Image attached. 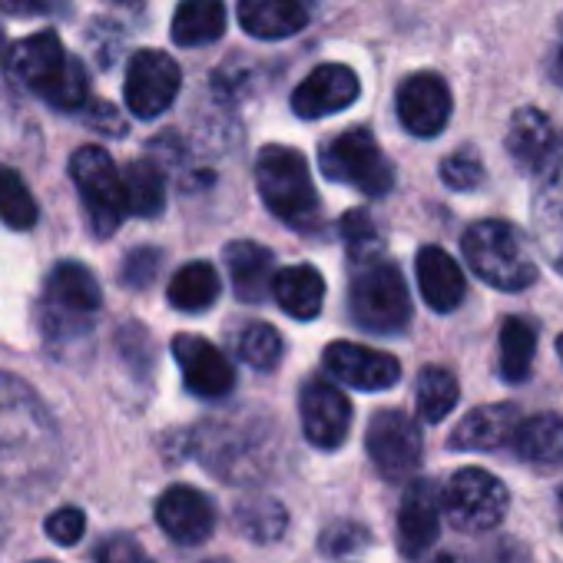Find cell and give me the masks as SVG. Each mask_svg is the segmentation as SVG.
<instances>
[{
  "mask_svg": "<svg viewBox=\"0 0 563 563\" xmlns=\"http://www.w3.org/2000/svg\"><path fill=\"white\" fill-rule=\"evenodd\" d=\"M60 431L41 395L0 372V484L18 494L44 490L60 474Z\"/></svg>",
  "mask_w": 563,
  "mask_h": 563,
  "instance_id": "obj_1",
  "label": "cell"
},
{
  "mask_svg": "<svg viewBox=\"0 0 563 563\" xmlns=\"http://www.w3.org/2000/svg\"><path fill=\"white\" fill-rule=\"evenodd\" d=\"M11 74L31 93L57 110H84L90 103V84L84 67L64 51L54 31L24 37L11 51Z\"/></svg>",
  "mask_w": 563,
  "mask_h": 563,
  "instance_id": "obj_2",
  "label": "cell"
},
{
  "mask_svg": "<svg viewBox=\"0 0 563 563\" xmlns=\"http://www.w3.org/2000/svg\"><path fill=\"white\" fill-rule=\"evenodd\" d=\"M461 249H464V258L474 268V275L484 278L494 289L520 292V289H530L540 275L527 235L504 219L474 222L464 232Z\"/></svg>",
  "mask_w": 563,
  "mask_h": 563,
  "instance_id": "obj_3",
  "label": "cell"
},
{
  "mask_svg": "<svg viewBox=\"0 0 563 563\" xmlns=\"http://www.w3.org/2000/svg\"><path fill=\"white\" fill-rule=\"evenodd\" d=\"M255 186L275 219L292 229H312L319 222V192L309 163L292 146H265L255 159Z\"/></svg>",
  "mask_w": 563,
  "mask_h": 563,
  "instance_id": "obj_4",
  "label": "cell"
},
{
  "mask_svg": "<svg viewBox=\"0 0 563 563\" xmlns=\"http://www.w3.org/2000/svg\"><path fill=\"white\" fill-rule=\"evenodd\" d=\"M352 319L375 335H398L411 322V296L405 286V275L388 258H368L358 262L352 275V292H349Z\"/></svg>",
  "mask_w": 563,
  "mask_h": 563,
  "instance_id": "obj_5",
  "label": "cell"
},
{
  "mask_svg": "<svg viewBox=\"0 0 563 563\" xmlns=\"http://www.w3.org/2000/svg\"><path fill=\"white\" fill-rule=\"evenodd\" d=\"M103 306V292L97 275L84 262H57L44 282L41 299V329L47 339H77L93 325V316Z\"/></svg>",
  "mask_w": 563,
  "mask_h": 563,
  "instance_id": "obj_6",
  "label": "cell"
},
{
  "mask_svg": "<svg viewBox=\"0 0 563 563\" xmlns=\"http://www.w3.org/2000/svg\"><path fill=\"white\" fill-rule=\"evenodd\" d=\"M322 173L332 183L355 186L365 196H388L395 189V166L378 146V140L368 130H349L339 133L325 150H322Z\"/></svg>",
  "mask_w": 563,
  "mask_h": 563,
  "instance_id": "obj_7",
  "label": "cell"
},
{
  "mask_svg": "<svg viewBox=\"0 0 563 563\" xmlns=\"http://www.w3.org/2000/svg\"><path fill=\"white\" fill-rule=\"evenodd\" d=\"M70 176L80 189L87 206L90 225L100 239L113 235L126 219V196H123V173L117 169L113 156L100 146H84L70 159Z\"/></svg>",
  "mask_w": 563,
  "mask_h": 563,
  "instance_id": "obj_8",
  "label": "cell"
},
{
  "mask_svg": "<svg viewBox=\"0 0 563 563\" xmlns=\"http://www.w3.org/2000/svg\"><path fill=\"white\" fill-rule=\"evenodd\" d=\"M507 504V487L484 467H461L441 494V510L464 533L494 530L504 520Z\"/></svg>",
  "mask_w": 563,
  "mask_h": 563,
  "instance_id": "obj_9",
  "label": "cell"
},
{
  "mask_svg": "<svg viewBox=\"0 0 563 563\" xmlns=\"http://www.w3.org/2000/svg\"><path fill=\"white\" fill-rule=\"evenodd\" d=\"M365 448H368L375 471L385 481L391 484L411 481L421 464V428L398 408L378 411L368 421Z\"/></svg>",
  "mask_w": 563,
  "mask_h": 563,
  "instance_id": "obj_10",
  "label": "cell"
},
{
  "mask_svg": "<svg viewBox=\"0 0 563 563\" xmlns=\"http://www.w3.org/2000/svg\"><path fill=\"white\" fill-rule=\"evenodd\" d=\"M179 84H183V74H179V64L169 54L140 51L130 60L126 84H123V97H126L130 113L140 117V120L163 117L173 107V100L179 93Z\"/></svg>",
  "mask_w": 563,
  "mask_h": 563,
  "instance_id": "obj_11",
  "label": "cell"
},
{
  "mask_svg": "<svg viewBox=\"0 0 563 563\" xmlns=\"http://www.w3.org/2000/svg\"><path fill=\"white\" fill-rule=\"evenodd\" d=\"M533 176H537L533 199H530L533 235L547 262L563 275V136H556L553 153Z\"/></svg>",
  "mask_w": 563,
  "mask_h": 563,
  "instance_id": "obj_12",
  "label": "cell"
},
{
  "mask_svg": "<svg viewBox=\"0 0 563 563\" xmlns=\"http://www.w3.org/2000/svg\"><path fill=\"white\" fill-rule=\"evenodd\" d=\"M299 415H302V431L309 444L322 451H335L345 444L349 428H352V405L332 382L309 378L299 395Z\"/></svg>",
  "mask_w": 563,
  "mask_h": 563,
  "instance_id": "obj_13",
  "label": "cell"
},
{
  "mask_svg": "<svg viewBox=\"0 0 563 563\" xmlns=\"http://www.w3.org/2000/svg\"><path fill=\"white\" fill-rule=\"evenodd\" d=\"M173 358L183 372V382L192 395L206 401H219L235 388V368L222 349H216L202 335H176Z\"/></svg>",
  "mask_w": 563,
  "mask_h": 563,
  "instance_id": "obj_14",
  "label": "cell"
},
{
  "mask_svg": "<svg viewBox=\"0 0 563 563\" xmlns=\"http://www.w3.org/2000/svg\"><path fill=\"white\" fill-rule=\"evenodd\" d=\"M398 120L411 136L431 140L451 120V90L438 74H415L398 87Z\"/></svg>",
  "mask_w": 563,
  "mask_h": 563,
  "instance_id": "obj_15",
  "label": "cell"
},
{
  "mask_svg": "<svg viewBox=\"0 0 563 563\" xmlns=\"http://www.w3.org/2000/svg\"><path fill=\"white\" fill-rule=\"evenodd\" d=\"M325 372L358 391H388L401 378V365L388 352H375L355 342H332L325 349Z\"/></svg>",
  "mask_w": 563,
  "mask_h": 563,
  "instance_id": "obj_16",
  "label": "cell"
},
{
  "mask_svg": "<svg viewBox=\"0 0 563 563\" xmlns=\"http://www.w3.org/2000/svg\"><path fill=\"white\" fill-rule=\"evenodd\" d=\"M156 523L163 527L169 540L183 547H196V543H206L209 533L216 530V507L202 490L173 484L156 500Z\"/></svg>",
  "mask_w": 563,
  "mask_h": 563,
  "instance_id": "obj_17",
  "label": "cell"
},
{
  "mask_svg": "<svg viewBox=\"0 0 563 563\" xmlns=\"http://www.w3.org/2000/svg\"><path fill=\"white\" fill-rule=\"evenodd\" d=\"M362 93V84L352 67L345 64H322L316 67L292 93V110L302 120H322L332 113L349 110Z\"/></svg>",
  "mask_w": 563,
  "mask_h": 563,
  "instance_id": "obj_18",
  "label": "cell"
},
{
  "mask_svg": "<svg viewBox=\"0 0 563 563\" xmlns=\"http://www.w3.org/2000/svg\"><path fill=\"white\" fill-rule=\"evenodd\" d=\"M441 530V487L434 481H411L398 507V547L418 560Z\"/></svg>",
  "mask_w": 563,
  "mask_h": 563,
  "instance_id": "obj_19",
  "label": "cell"
},
{
  "mask_svg": "<svg viewBox=\"0 0 563 563\" xmlns=\"http://www.w3.org/2000/svg\"><path fill=\"white\" fill-rule=\"evenodd\" d=\"M418 286L424 302L441 316L454 312L467 296V278L461 265L438 245H424L418 252Z\"/></svg>",
  "mask_w": 563,
  "mask_h": 563,
  "instance_id": "obj_20",
  "label": "cell"
},
{
  "mask_svg": "<svg viewBox=\"0 0 563 563\" xmlns=\"http://www.w3.org/2000/svg\"><path fill=\"white\" fill-rule=\"evenodd\" d=\"M517 424H520L517 405H484L461 418V424L451 431L448 444L454 451H494L514 438Z\"/></svg>",
  "mask_w": 563,
  "mask_h": 563,
  "instance_id": "obj_21",
  "label": "cell"
},
{
  "mask_svg": "<svg viewBox=\"0 0 563 563\" xmlns=\"http://www.w3.org/2000/svg\"><path fill=\"white\" fill-rule=\"evenodd\" d=\"M272 296L286 316H292L299 322H312L325 306V278L319 275V268H312L306 262L275 268Z\"/></svg>",
  "mask_w": 563,
  "mask_h": 563,
  "instance_id": "obj_22",
  "label": "cell"
},
{
  "mask_svg": "<svg viewBox=\"0 0 563 563\" xmlns=\"http://www.w3.org/2000/svg\"><path fill=\"white\" fill-rule=\"evenodd\" d=\"M225 268L232 278V289L242 302H262L272 292V275H275V258L265 245L239 239L225 245Z\"/></svg>",
  "mask_w": 563,
  "mask_h": 563,
  "instance_id": "obj_23",
  "label": "cell"
},
{
  "mask_svg": "<svg viewBox=\"0 0 563 563\" xmlns=\"http://www.w3.org/2000/svg\"><path fill=\"white\" fill-rule=\"evenodd\" d=\"M239 24L258 41H282L306 31L309 14L299 0H239Z\"/></svg>",
  "mask_w": 563,
  "mask_h": 563,
  "instance_id": "obj_24",
  "label": "cell"
},
{
  "mask_svg": "<svg viewBox=\"0 0 563 563\" xmlns=\"http://www.w3.org/2000/svg\"><path fill=\"white\" fill-rule=\"evenodd\" d=\"M553 146H556V133L537 107H523L514 113L507 130V153L514 166H520L523 173H537L553 153Z\"/></svg>",
  "mask_w": 563,
  "mask_h": 563,
  "instance_id": "obj_25",
  "label": "cell"
},
{
  "mask_svg": "<svg viewBox=\"0 0 563 563\" xmlns=\"http://www.w3.org/2000/svg\"><path fill=\"white\" fill-rule=\"evenodd\" d=\"M510 441L523 464L556 467V464H563V415L540 411V415L520 421Z\"/></svg>",
  "mask_w": 563,
  "mask_h": 563,
  "instance_id": "obj_26",
  "label": "cell"
},
{
  "mask_svg": "<svg viewBox=\"0 0 563 563\" xmlns=\"http://www.w3.org/2000/svg\"><path fill=\"white\" fill-rule=\"evenodd\" d=\"M225 34L222 0H183L173 18V41L179 47H206Z\"/></svg>",
  "mask_w": 563,
  "mask_h": 563,
  "instance_id": "obj_27",
  "label": "cell"
},
{
  "mask_svg": "<svg viewBox=\"0 0 563 563\" xmlns=\"http://www.w3.org/2000/svg\"><path fill=\"white\" fill-rule=\"evenodd\" d=\"M537 355V325L530 319H507L500 329V358L497 372L507 385H520L530 378Z\"/></svg>",
  "mask_w": 563,
  "mask_h": 563,
  "instance_id": "obj_28",
  "label": "cell"
},
{
  "mask_svg": "<svg viewBox=\"0 0 563 563\" xmlns=\"http://www.w3.org/2000/svg\"><path fill=\"white\" fill-rule=\"evenodd\" d=\"M219 299V272L209 262H189L169 278V302L179 312H206Z\"/></svg>",
  "mask_w": 563,
  "mask_h": 563,
  "instance_id": "obj_29",
  "label": "cell"
},
{
  "mask_svg": "<svg viewBox=\"0 0 563 563\" xmlns=\"http://www.w3.org/2000/svg\"><path fill=\"white\" fill-rule=\"evenodd\" d=\"M123 196H126V212L140 219H153L166 206V179L156 163L136 159L123 173Z\"/></svg>",
  "mask_w": 563,
  "mask_h": 563,
  "instance_id": "obj_30",
  "label": "cell"
},
{
  "mask_svg": "<svg viewBox=\"0 0 563 563\" xmlns=\"http://www.w3.org/2000/svg\"><path fill=\"white\" fill-rule=\"evenodd\" d=\"M461 398V388H457V378L448 372V368H438V365H428L421 375H418V385H415V401H418V411L428 424H438L444 421L454 405Z\"/></svg>",
  "mask_w": 563,
  "mask_h": 563,
  "instance_id": "obj_31",
  "label": "cell"
},
{
  "mask_svg": "<svg viewBox=\"0 0 563 563\" xmlns=\"http://www.w3.org/2000/svg\"><path fill=\"white\" fill-rule=\"evenodd\" d=\"M235 352L249 368L272 372V368H278L282 355H286V342H282L278 329H272L265 322H249L242 332H235Z\"/></svg>",
  "mask_w": 563,
  "mask_h": 563,
  "instance_id": "obj_32",
  "label": "cell"
},
{
  "mask_svg": "<svg viewBox=\"0 0 563 563\" xmlns=\"http://www.w3.org/2000/svg\"><path fill=\"white\" fill-rule=\"evenodd\" d=\"M0 219L18 232L37 225V199L31 196L21 173L11 166H0Z\"/></svg>",
  "mask_w": 563,
  "mask_h": 563,
  "instance_id": "obj_33",
  "label": "cell"
},
{
  "mask_svg": "<svg viewBox=\"0 0 563 563\" xmlns=\"http://www.w3.org/2000/svg\"><path fill=\"white\" fill-rule=\"evenodd\" d=\"M232 523H235L249 540L268 543V540H278L282 530H286V510H282V504L272 500V497H258V500L239 504L235 514H232Z\"/></svg>",
  "mask_w": 563,
  "mask_h": 563,
  "instance_id": "obj_34",
  "label": "cell"
},
{
  "mask_svg": "<svg viewBox=\"0 0 563 563\" xmlns=\"http://www.w3.org/2000/svg\"><path fill=\"white\" fill-rule=\"evenodd\" d=\"M342 235H345V242H349V252H352L355 265L382 255L378 229H375V222H372V216H368L365 209L345 212V219H342Z\"/></svg>",
  "mask_w": 563,
  "mask_h": 563,
  "instance_id": "obj_35",
  "label": "cell"
},
{
  "mask_svg": "<svg viewBox=\"0 0 563 563\" xmlns=\"http://www.w3.org/2000/svg\"><path fill=\"white\" fill-rule=\"evenodd\" d=\"M441 179L457 192H471L484 183V163L474 150H457L441 163Z\"/></svg>",
  "mask_w": 563,
  "mask_h": 563,
  "instance_id": "obj_36",
  "label": "cell"
},
{
  "mask_svg": "<svg viewBox=\"0 0 563 563\" xmlns=\"http://www.w3.org/2000/svg\"><path fill=\"white\" fill-rule=\"evenodd\" d=\"M87 530V517L77 507H60L47 517V537L60 547H74Z\"/></svg>",
  "mask_w": 563,
  "mask_h": 563,
  "instance_id": "obj_37",
  "label": "cell"
},
{
  "mask_svg": "<svg viewBox=\"0 0 563 563\" xmlns=\"http://www.w3.org/2000/svg\"><path fill=\"white\" fill-rule=\"evenodd\" d=\"M319 543H322L325 553H352V550H358V547L368 543V530H365L362 523L342 520V523H332V527L322 533Z\"/></svg>",
  "mask_w": 563,
  "mask_h": 563,
  "instance_id": "obj_38",
  "label": "cell"
},
{
  "mask_svg": "<svg viewBox=\"0 0 563 563\" xmlns=\"http://www.w3.org/2000/svg\"><path fill=\"white\" fill-rule=\"evenodd\" d=\"M97 563H153L146 547L133 537H110L97 550Z\"/></svg>",
  "mask_w": 563,
  "mask_h": 563,
  "instance_id": "obj_39",
  "label": "cell"
},
{
  "mask_svg": "<svg viewBox=\"0 0 563 563\" xmlns=\"http://www.w3.org/2000/svg\"><path fill=\"white\" fill-rule=\"evenodd\" d=\"M156 262H159V252H153V249H136V252L126 258L123 282H126V286H150V278H153V272H156Z\"/></svg>",
  "mask_w": 563,
  "mask_h": 563,
  "instance_id": "obj_40",
  "label": "cell"
},
{
  "mask_svg": "<svg viewBox=\"0 0 563 563\" xmlns=\"http://www.w3.org/2000/svg\"><path fill=\"white\" fill-rule=\"evenodd\" d=\"M44 11V0H0V14L11 18H34Z\"/></svg>",
  "mask_w": 563,
  "mask_h": 563,
  "instance_id": "obj_41",
  "label": "cell"
},
{
  "mask_svg": "<svg viewBox=\"0 0 563 563\" xmlns=\"http://www.w3.org/2000/svg\"><path fill=\"white\" fill-rule=\"evenodd\" d=\"M553 80L563 87V41H560V51H556V57H553Z\"/></svg>",
  "mask_w": 563,
  "mask_h": 563,
  "instance_id": "obj_42",
  "label": "cell"
},
{
  "mask_svg": "<svg viewBox=\"0 0 563 563\" xmlns=\"http://www.w3.org/2000/svg\"><path fill=\"white\" fill-rule=\"evenodd\" d=\"M556 517H560V527H563V490H560V497H556Z\"/></svg>",
  "mask_w": 563,
  "mask_h": 563,
  "instance_id": "obj_43",
  "label": "cell"
},
{
  "mask_svg": "<svg viewBox=\"0 0 563 563\" xmlns=\"http://www.w3.org/2000/svg\"><path fill=\"white\" fill-rule=\"evenodd\" d=\"M556 355H560V362H563V335L556 339Z\"/></svg>",
  "mask_w": 563,
  "mask_h": 563,
  "instance_id": "obj_44",
  "label": "cell"
},
{
  "mask_svg": "<svg viewBox=\"0 0 563 563\" xmlns=\"http://www.w3.org/2000/svg\"><path fill=\"white\" fill-rule=\"evenodd\" d=\"M434 563H454V556H434Z\"/></svg>",
  "mask_w": 563,
  "mask_h": 563,
  "instance_id": "obj_45",
  "label": "cell"
},
{
  "mask_svg": "<svg viewBox=\"0 0 563 563\" xmlns=\"http://www.w3.org/2000/svg\"><path fill=\"white\" fill-rule=\"evenodd\" d=\"M117 4H140V0H117Z\"/></svg>",
  "mask_w": 563,
  "mask_h": 563,
  "instance_id": "obj_46",
  "label": "cell"
},
{
  "mask_svg": "<svg viewBox=\"0 0 563 563\" xmlns=\"http://www.w3.org/2000/svg\"><path fill=\"white\" fill-rule=\"evenodd\" d=\"M0 57H4V37H0Z\"/></svg>",
  "mask_w": 563,
  "mask_h": 563,
  "instance_id": "obj_47",
  "label": "cell"
},
{
  "mask_svg": "<svg viewBox=\"0 0 563 563\" xmlns=\"http://www.w3.org/2000/svg\"><path fill=\"white\" fill-rule=\"evenodd\" d=\"M37 563H54V560H37Z\"/></svg>",
  "mask_w": 563,
  "mask_h": 563,
  "instance_id": "obj_48",
  "label": "cell"
},
{
  "mask_svg": "<svg viewBox=\"0 0 563 563\" xmlns=\"http://www.w3.org/2000/svg\"><path fill=\"white\" fill-rule=\"evenodd\" d=\"M212 563H222V560H212Z\"/></svg>",
  "mask_w": 563,
  "mask_h": 563,
  "instance_id": "obj_49",
  "label": "cell"
}]
</instances>
